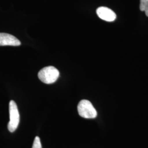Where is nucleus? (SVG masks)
Here are the masks:
<instances>
[{"label":"nucleus","mask_w":148,"mask_h":148,"mask_svg":"<svg viewBox=\"0 0 148 148\" xmlns=\"http://www.w3.org/2000/svg\"><path fill=\"white\" fill-rule=\"evenodd\" d=\"M9 111L10 120L8 124V129L10 132H13L18 128L20 121V115L18 106L14 101H10L9 104Z\"/></svg>","instance_id":"3"},{"label":"nucleus","mask_w":148,"mask_h":148,"mask_svg":"<svg viewBox=\"0 0 148 148\" xmlns=\"http://www.w3.org/2000/svg\"><path fill=\"white\" fill-rule=\"evenodd\" d=\"M78 112L80 116L85 119H95L97 116V112L90 101L82 100L77 106Z\"/></svg>","instance_id":"2"},{"label":"nucleus","mask_w":148,"mask_h":148,"mask_svg":"<svg viewBox=\"0 0 148 148\" xmlns=\"http://www.w3.org/2000/svg\"><path fill=\"white\" fill-rule=\"evenodd\" d=\"M21 45V41L15 36L6 33H0V46H18Z\"/></svg>","instance_id":"4"},{"label":"nucleus","mask_w":148,"mask_h":148,"mask_svg":"<svg viewBox=\"0 0 148 148\" xmlns=\"http://www.w3.org/2000/svg\"><path fill=\"white\" fill-rule=\"evenodd\" d=\"M139 7L140 11L145 12L146 16H148V0H140Z\"/></svg>","instance_id":"6"},{"label":"nucleus","mask_w":148,"mask_h":148,"mask_svg":"<svg viewBox=\"0 0 148 148\" xmlns=\"http://www.w3.org/2000/svg\"><path fill=\"white\" fill-rule=\"evenodd\" d=\"M32 148H42L40 139L38 137H36L35 138Z\"/></svg>","instance_id":"7"},{"label":"nucleus","mask_w":148,"mask_h":148,"mask_svg":"<svg viewBox=\"0 0 148 148\" xmlns=\"http://www.w3.org/2000/svg\"><path fill=\"white\" fill-rule=\"evenodd\" d=\"M38 77L43 83L52 84L58 79L59 71L53 66H48L43 68L38 72Z\"/></svg>","instance_id":"1"},{"label":"nucleus","mask_w":148,"mask_h":148,"mask_svg":"<svg viewBox=\"0 0 148 148\" xmlns=\"http://www.w3.org/2000/svg\"><path fill=\"white\" fill-rule=\"evenodd\" d=\"M97 14L101 19L106 21H114L116 18V15L114 12L106 7H101L97 10Z\"/></svg>","instance_id":"5"}]
</instances>
